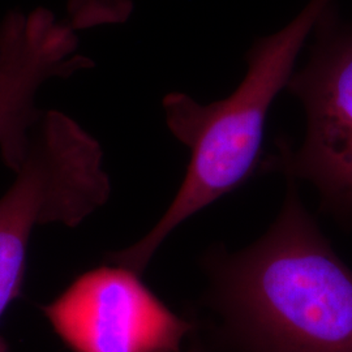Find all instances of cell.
<instances>
[{"instance_id": "7", "label": "cell", "mask_w": 352, "mask_h": 352, "mask_svg": "<svg viewBox=\"0 0 352 352\" xmlns=\"http://www.w3.org/2000/svg\"><path fill=\"white\" fill-rule=\"evenodd\" d=\"M192 338H193V343L190 344V347H188V350L186 352H208L201 343L196 340V333L192 336Z\"/></svg>"}, {"instance_id": "2", "label": "cell", "mask_w": 352, "mask_h": 352, "mask_svg": "<svg viewBox=\"0 0 352 352\" xmlns=\"http://www.w3.org/2000/svg\"><path fill=\"white\" fill-rule=\"evenodd\" d=\"M331 1L309 0L287 25L258 38L245 55L247 75L225 100L202 104L179 91L164 97L167 126L189 151L187 173L151 231L135 244L107 253L104 263L142 276L174 230L261 170L267 113L287 87L305 41Z\"/></svg>"}, {"instance_id": "1", "label": "cell", "mask_w": 352, "mask_h": 352, "mask_svg": "<svg viewBox=\"0 0 352 352\" xmlns=\"http://www.w3.org/2000/svg\"><path fill=\"white\" fill-rule=\"evenodd\" d=\"M287 180L282 210L260 239L202 257L214 334L232 352H352V269Z\"/></svg>"}, {"instance_id": "6", "label": "cell", "mask_w": 352, "mask_h": 352, "mask_svg": "<svg viewBox=\"0 0 352 352\" xmlns=\"http://www.w3.org/2000/svg\"><path fill=\"white\" fill-rule=\"evenodd\" d=\"M133 0H68V23L75 29L124 24L133 11Z\"/></svg>"}, {"instance_id": "8", "label": "cell", "mask_w": 352, "mask_h": 352, "mask_svg": "<svg viewBox=\"0 0 352 352\" xmlns=\"http://www.w3.org/2000/svg\"><path fill=\"white\" fill-rule=\"evenodd\" d=\"M0 352H8V344L1 337H0Z\"/></svg>"}, {"instance_id": "5", "label": "cell", "mask_w": 352, "mask_h": 352, "mask_svg": "<svg viewBox=\"0 0 352 352\" xmlns=\"http://www.w3.org/2000/svg\"><path fill=\"white\" fill-rule=\"evenodd\" d=\"M54 333L72 352H184L196 320L173 312L122 265L103 263L42 305Z\"/></svg>"}, {"instance_id": "4", "label": "cell", "mask_w": 352, "mask_h": 352, "mask_svg": "<svg viewBox=\"0 0 352 352\" xmlns=\"http://www.w3.org/2000/svg\"><path fill=\"white\" fill-rule=\"evenodd\" d=\"M314 43L302 69L286 90L302 103L305 136L302 145L277 141V153L261 171L305 180L318 192L321 208L352 226V19L344 20L331 1L312 32Z\"/></svg>"}, {"instance_id": "3", "label": "cell", "mask_w": 352, "mask_h": 352, "mask_svg": "<svg viewBox=\"0 0 352 352\" xmlns=\"http://www.w3.org/2000/svg\"><path fill=\"white\" fill-rule=\"evenodd\" d=\"M13 174L11 187L0 196V318L21 295L34 228L77 227L111 195L101 144L58 110L38 118Z\"/></svg>"}]
</instances>
